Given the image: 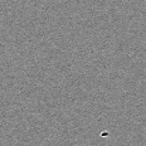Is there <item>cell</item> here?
I'll return each mask as SVG.
<instances>
[]
</instances>
